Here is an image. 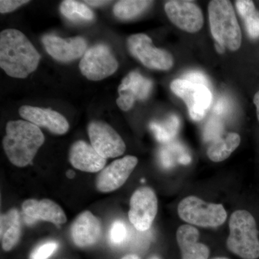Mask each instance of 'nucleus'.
<instances>
[{
    "instance_id": "obj_13",
    "label": "nucleus",
    "mask_w": 259,
    "mask_h": 259,
    "mask_svg": "<svg viewBox=\"0 0 259 259\" xmlns=\"http://www.w3.org/2000/svg\"><path fill=\"white\" fill-rule=\"evenodd\" d=\"M153 82L137 71L130 72L121 81L118 88L117 105L120 110L128 111L136 100H145L152 90Z\"/></svg>"
},
{
    "instance_id": "obj_18",
    "label": "nucleus",
    "mask_w": 259,
    "mask_h": 259,
    "mask_svg": "<svg viewBox=\"0 0 259 259\" xmlns=\"http://www.w3.org/2000/svg\"><path fill=\"white\" fill-rule=\"evenodd\" d=\"M22 208L27 218L35 221L41 220L60 226L67 220L63 209L51 199H28L23 202Z\"/></svg>"
},
{
    "instance_id": "obj_15",
    "label": "nucleus",
    "mask_w": 259,
    "mask_h": 259,
    "mask_svg": "<svg viewBox=\"0 0 259 259\" xmlns=\"http://www.w3.org/2000/svg\"><path fill=\"white\" fill-rule=\"evenodd\" d=\"M19 113L25 120L38 127H45L54 134L64 135L69 129V122L64 116L51 109L24 105Z\"/></svg>"
},
{
    "instance_id": "obj_35",
    "label": "nucleus",
    "mask_w": 259,
    "mask_h": 259,
    "mask_svg": "<svg viewBox=\"0 0 259 259\" xmlns=\"http://www.w3.org/2000/svg\"><path fill=\"white\" fill-rule=\"evenodd\" d=\"M121 259H141L139 256L136 254L126 255L125 256L122 257Z\"/></svg>"
},
{
    "instance_id": "obj_2",
    "label": "nucleus",
    "mask_w": 259,
    "mask_h": 259,
    "mask_svg": "<svg viewBox=\"0 0 259 259\" xmlns=\"http://www.w3.org/2000/svg\"><path fill=\"white\" fill-rule=\"evenodd\" d=\"M45 137L37 126L26 120H12L6 127L3 147L7 156L13 165L25 167L30 164Z\"/></svg>"
},
{
    "instance_id": "obj_9",
    "label": "nucleus",
    "mask_w": 259,
    "mask_h": 259,
    "mask_svg": "<svg viewBox=\"0 0 259 259\" xmlns=\"http://www.w3.org/2000/svg\"><path fill=\"white\" fill-rule=\"evenodd\" d=\"M158 212V199L154 191L141 187L135 191L130 201V221L137 231H148Z\"/></svg>"
},
{
    "instance_id": "obj_20",
    "label": "nucleus",
    "mask_w": 259,
    "mask_h": 259,
    "mask_svg": "<svg viewBox=\"0 0 259 259\" xmlns=\"http://www.w3.org/2000/svg\"><path fill=\"white\" fill-rule=\"evenodd\" d=\"M21 236V224L18 209H10L1 214L0 238L2 247L5 251H10L18 244Z\"/></svg>"
},
{
    "instance_id": "obj_37",
    "label": "nucleus",
    "mask_w": 259,
    "mask_h": 259,
    "mask_svg": "<svg viewBox=\"0 0 259 259\" xmlns=\"http://www.w3.org/2000/svg\"><path fill=\"white\" fill-rule=\"evenodd\" d=\"M212 259H229V258H226V257H217V258H214Z\"/></svg>"
},
{
    "instance_id": "obj_10",
    "label": "nucleus",
    "mask_w": 259,
    "mask_h": 259,
    "mask_svg": "<svg viewBox=\"0 0 259 259\" xmlns=\"http://www.w3.org/2000/svg\"><path fill=\"white\" fill-rule=\"evenodd\" d=\"M91 145L105 158H116L123 154L125 144L111 126L102 121H93L88 125Z\"/></svg>"
},
{
    "instance_id": "obj_27",
    "label": "nucleus",
    "mask_w": 259,
    "mask_h": 259,
    "mask_svg": "<svg viewBox=\"0 0 259 259\" xmlns=\"http://www.w3.org/2000/svg\"><path fill=\"white\" fill-rule=\"evenodd\" d=\"M58 248L56 242H47L37 247L30 254V259H48Z\"/></svg>"
},
{
    "instance_id": "obj_23",
    "label": "nucleus",
    "mask_w": 259,
    "mask_h": 259,
    "mask_svg": "<svg viewBox=\"0 0 259 259\" xmlns=\"http://www.w3.org/2000/svg\"><path fill=\"white\" fill-rule=\"evenodd\" d=\"M60 12L65 18L74 23H88L95 19L93 10L83 3L74 0L63 1Z\"/></svg>"
},
{
    "instance_id": "obj_8",
    "label": "nucleus",
    "mask_w": 259,
    "mask_h": 259,
    "mask_svg": "<svg viewBox=\"0 0 259 259\" xmlns=\"http://www.w3.org/2000/svg\"><path fill=\"white\" fill-rule=\"evenodd\" d=\"M118 69V63L110 48L98 44L90 48L79 63L81 74L91 81H100L111 76Z\"/></svg>"
},
{
    "instance_id": "obj_17",
    "label": "nucleus",
    "mask_w": 259,
    "mask_h": 259,
    "mask_svg": "<svg viewBox=\"0 0 259 259\" xmlns=\"http://www.w3.org/2000/svg\"><path fill=\"white\" fill-rule=\"evenodd\" d=\"M69 161L76 169L90 173L102 171L106 164V158L102 157L92 145L83 141H76L71 146Z\"/></svg>"
},
{
    "instance_id": "obj_29",
    "label": "nucleus",
    "mask_w": 259,
    "mask_h": 259,
    "mask_svg": "<svg viewBox=\"0 0 259 259\" xmlns=\"http://www.w3.org/2000/svg\"><path fill=\"white\" fill-rule=\"evenodd\" d=\"M185 79L192 81V82L198 83V84L204 85L208 88L209 81L208 79L206 78L202 73L198 71H192V72L187 73L185 76Z\"/></svg>"
},
{
    "instance_id": "obj_31",
    "label": "nucleus",
    "mask_w": 259,
    "mask_h": 259,
    "mask_svg": "<svg viewBox=\"0 0 259 259\" xmlns=\"http://www.w3.org/2000/svg\"><path fill=\"white\" fill-rule=\"evenodd\" d=\"M227 106H228V103L226 100L222 99V100H219L218 104H216L215 107H214V111L218 114L223 113L228 108Z\"/></svg>"
},
{
    "instance_id": "obj_22",
    "label": "nucleus",
    "mask_w": 259,
    "mask_h": 259,
    "mask_svg": "<svg viewBox=\"0 0 259 259\" xmlns=\"http://www.w3.org/2000/svg\"><path fill=\"white\" fill-rule=\"evenodd\" d=\"M237 10L244 22L249 36L253 39L259 37V11L254 3L250 0L236 1Z\"/></svg>"
},
{
    "instance_id": "obj_7",
    "label": "nucleus",
    "mask_w": 259,
    "mask_h": 259,
    "mask_svg": "<svg viewBox=\"0 0 259 259\" xmlns=\"http://www.w3.org/2000/svg\"><path fill=\"white\" fill-rule=\"evenodd\" d=\"M170 88L185 102L192 120L199 121L203 119L212 100L209 88L185 79L174 80Z\"/></svg>"
},
{
    "instance_id": "obj_5",
    "label": "nucleus",
    "mask_w": 259,
    "mask_h": 259,
    "mask_svg": "<svg viewBox=\"0 0 259 259\" xmlns=\"http://www.w3.org/2000/svg\"><path fill=\"white\" fill-rule=\"evenodd\" d=\"M178 214L181 219L189 224L204 228L221 226L227 219L223 204L209 203L195 196H189L181 201Z\"/></svg>"
},
{
    "instance_id": "obj_28",
    "label": "nucleus",
    "mask_w": 259,
    "mask_h": 259,
    "mask_svg": "<svg viewBox=\"0 0 259 259\" xmlns=\"http://www.w3.org/2000/svg\"><path fill=\"white\" fill-rule=\"evenodd\" d=\"M30 1L26 0H1L0 1V13H11L18 9L22 5L27 4Z\"/></svg>"
},
{
    "instance_id": "obj_34",
    "label": "nucleus",
    "mask_w": 259,
    "mask_h": 259,
    "mask_svg": "<svg viewBox=\"0 0 259 259\" xmlns=\"http://www.w3.org/2000/svg\"><path fill=\"white\" fill-rule=\"evenodd\" d=\"M214 47H215L216 50H217L218 52L220 53V54H224L225 51H226V48L221 45V44H218V42L214 44Z\"/></svg>"
},
{
    "instance_id": "obj_36",
    "label": "nucleus",
    "mask_w": 259,
    "mask_h": 259,
    "mask_svg": "<svg viewBox=\"0 0 259 259\" xmlns=\"http://www.w3.org/2000/svg\"><path fill=\"white\" fill-rule=\"evenodd\" d=\"M66 175H67V177H69V178H73V177H74L75 174L74 171H69L66 173Z\"/></svg>"
},
{
    "instance_id": "obj_33",
    "label": "nucleus",
    "mask_w": 259,
    "mask_h": 259,
    "mask_svg": "<svg viewBox=\"0 0 259 259\" xmlns=\"http://www.w3.org/2000/svg\"><path fill=\"white\" fill-rule=\"evenodd\" d=\"M253 102H254L255 107H256L257 117L259 121V91L255 93L254 97H253Z\"/></svg>"
},
{
    "instance_id": "obj_24",
    "label": "nucleus",
    "mask_w": 259,
    "mask_h": 259,
    "mask_svg": "<svg viewBox=\"0 0 259 259\" xmlns=\"http://www.w3.org/2000/svg\"><path fill=\"white\" fill-rule=\"evenodd\" d=\"M152 3V1L146 0L118 1L114 6V15L120 20H131L144 13Z\"/></svg>"
},
{
    "instance_id": "obj_26",
    "label": "nucleus",
    "mask_w": 259,
    "mask_h": 259,
    "mask_svg": "<svg viewBox=\"0 0 259 259\" xmlns=\"http://www.w3.org/2000/svg\"><path fill=\"white\" fill-rule=\"evenodd\" d=\"M127 236V231L125 223L120 221L114 222L110 231V240L112 244H122L125 241Z\"/></svg>"
},
{
    "instance_id": "obj_19",
    "label": "nucleus",
    "mask_w": 259,
    "mask_h": 259,
    "mask_svg": "<svg viewBox=\"0 0 259 259\" xmlns=\"http://www.w3.org/2000/svg\"><path fill=\"white\" fill-rule=\"evenodd\" d=\"M199 238L198 230L191 225H182L178 228L177 240L182 253V259L208 258V247L199 243Z\"/></svg>"
},
{
    "instance_id": "obj_38",
    "label": "nucleus",
    "mask_w": 259,
    "mask_h": 259,
    "mask_svg": "<svg viewBox=\"0 0 259 259\" xmlns=\"http://www.w3.org/2000/svg\"><path fill=\"white\" fill-rule=\"evenodd\" d=\"M150 259H159V258H157V257H153V258H151Z\"/></svg>"
},
{
    "instance_id": "obj_12",
    "label": "nucleus",
    "mask_w": 259,
    "mask_h": 259,
    "mask_svg": "<svg viewBox=\"0 0 259 259\" xmlns=\"http://www.w3.org/2000/svg\"><path fill=\"white\" fill-rule=\"evenodd\" d=\"M138 161L135 156H126L112 162L97 176L95 182L97 190L110 192L120 188L137 166Z\"/></svg>"
},
{
    "instance_id": "obj_3",
    "label": "nucleus",
    "mask_w": 259,
    "mask_h": 259,
    "mask_svg": "<svg viewBox=\"0 0 259 259\" xmlns=\"http://www.w3.org/2000/svg\"><path fill=\"white\" fill-rule=\"evenodd\" d=\"M228 249L243 259L259 258V232L253 214L245 209L235 211L229 221Z\"/></svg>"
},
{
    "instance_id": "obj_4",
    "label": "nucleus",
    "mask_w": 259,
    "mask_h": 259,
    "mask_svg": "<svg viewBox=\"0 0 259 259\" xmlns=\"http://www.w3.org/2000/svg\"><path fill=\"white\" fill-rule=\"evenodd\" d=\"M211 33L216 42L230 51L241 47L242 33L233 5L228 0H213L209 3Z\"/></svg>"
},
{
    "instance_id": "obj_25",
    "label": "nucleus",
    "mask_w": 259,
    "mask_h": 259,
    "mask_svg": "<svg viewBox=\"0 0 259 259\" xmlns=\"http://www.w3.org/2000/svg\"><path fill=\"white\" fill-rule=\"evenodd\" d=\"M180 127V120L175 115H172L163 122H152L150 128L155 137L161 143L171 142L177 136Z\"/></svg>"
},
{
    "instance_id": "obj_32",
    "label": "nucleus",
    "mask_w": 259,
    "mask_h": 259,
    "mask_svg": "<svg viewBox=\"0 0 259 259\" xmlns=\"http://www.w3.org/2000/svg\"><path fill=\"white\" fill-rule=\"evenodd\" d=\"M85 3H88V5H91V6L93 7H100L102 6V5H105L107 4V3H110V1H101V0H95V1H85Z\"/></svg>"
},
{
    "instance_id": "obj_1",
    "label": "nucleus",
    "mask_w": 259,
    "mask_h": 259,
    "mask_svg": "<svg viewBox=\"0 0 259 259\" xmlns=\"http://www.w3.org/2000/svg\"><path fill=\"white\" fill-rule=\"evenodd\" d=\"M40 59L23 32L8 29L0 33V66L8 76L25 79L37 69Z\"/></svg>"
},
{
    "instance_id": "obj_30",
    "label": "nucleus",
    "mask_w": 259,
    "mask_h": 259,
    "mask_svg": "<svg viewBox=\"0 0 259 259\" xmlns=\"http://www.w3.org/2000/svg\"><path fill=\"white\" fill-rule=\"evenodd\" d=\"M221 124L218 123V121H210V123L207 126L205 131V136L207 139H217L216 135L219 134Z\"/></svg>"
},
{
    "instance_id": "obj_21",
    "label": "nucleus",
    "mask_w": 259,
    "mask_h": 259,
    "mask_svg": "<svg viewBox=\"0 0 259 259\" xmlns=\"http://www.w3.org/2000/svg\"><path fill=\"white\" fill-rule=\"evenodd\" d=\"M241 144V136L236 133H229L219 136L213 141L208 149L207 156L214 162L225 161Z\"/></svg>"
},
{
    "instance_id": "obj_14",
    "label": "nucleus",
    "mask_w": 259,
    "mask_h": 259,
    "mask_svg": "<svg viewBox=\"0 0 259 259\" xmlns=\"http://www.w3.org/2000/svg\"><path fill=\"white\" fill-rule=\"evenodd\" d=\"M42 42L48 54L60 62H71L84 55L88 42L82 37L62 38L55 35H46Z\"/></svg>"
},
{
    "instance_id": "obj_11",
    "label": "nucleus",
    "mask_w": 259,
    "mask_h": 259,
    "mask_svg": "<svg viewBox=\"0 0 259 259\" xmlns=\"http://www.w3.org/2000/svg\"><path fill=\"white\" fill-rule=\"evenodd\" d=\"M164 9L171 23L184 31L194 33L203 26V13L192 2L171 0L166 2Z\"/></svg>"
},
{
    "instance_id": "obj_16",
    "label": "nucleus",
    "mask_w": 259,
    "mask_h": 259,
    "mask_svg": "<svg viewBox=\"0 0 259 259\" xmlns=\"http://www.w3.org/2000/svg\"><path fill=\"white\" fill-rule=\"evenodd\" d=\"M71 234L73 241L78 247L91 246L101 237V224L93 213L85 211L78 215L71 225Z\"/></svg>"
},
{
    "instance_id": "obj_6",
    "label": "nucleus",
    "mask_w": 259,
    "mask_h": 259,
    "mask_svg": "<svg viewBox=\"0 0 259 259\" xmlns=\"http://www.w3.org/2000/svg\"><path fill=\"white\" fill-rule=\"evenodd\" d=\"M131 55L151 69L167 71L171 69L174 59L168 51L153 46L151 37L144 33L134 34L127 39Z\"/></svg>"
}]
</instances>
